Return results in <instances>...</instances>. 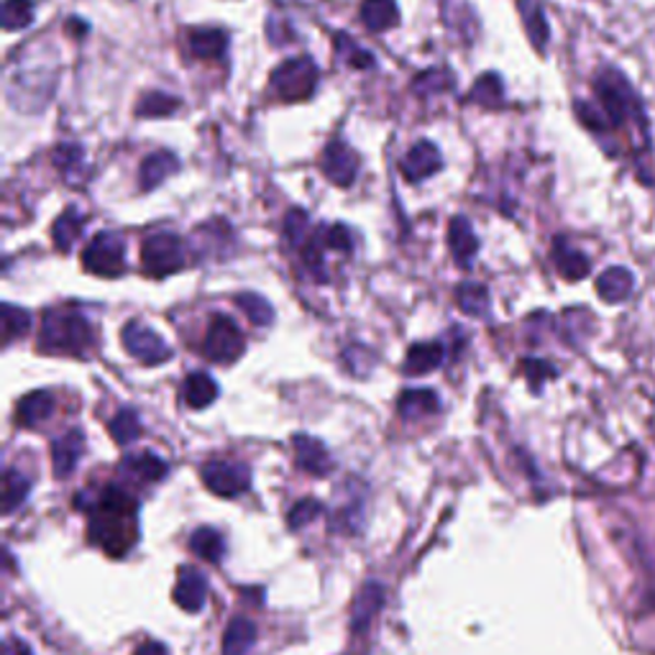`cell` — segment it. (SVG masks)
<instances>
[{"label":"cell","instance_id":"6da1fadb","mask_svg":"<svg viewBox=\"0 0 655 655\" xmlns=\"http://www.w3.org/2000/svg\"><path fill=\"white\" fill-rule=\"evenodd\" d=\"M77 510L90 514L88 537L92 545L106 551L108 556L121 558L138 541V502L121 487H106L96 502H90L88 491L75 497Z\"/></svg>","mask_w":655,"mask_h":655},{"label":"cell","instance_id":"7a4b0ae2","mask_svg":"<svg viewBox=\"0 0 655 655\" xmlns=\"http://www.w3.org/2000/svg\"><path fill=\"white\" fill-rule=\"evenodd\" d=\"M595 98L597 103L602 106V111L610 119L612 129H630L635 131L637 142L643 144V149H651V121L648 113H645L643 98L637 96L633 82L628 80V75L622 69L604 65L597 69L595 82Z\"/></svg>","mask_w":655,"mask_h":655},{"label":"cell","instance_id":"3957f363","mask_svg":"<svg viewBox=\"0 0 655 655\" xmlns=\"http://www.w3.org/2000/svg\"><path fill=\"white\" fill-rule=\"evenodd\" d=\"M92 325L82 313L67 308H54L44 315L42 333H38V348L44 354L82 356L92 346Z\"/></svg>","mask_w":655,"mask_h":655},{"label":"cell","instance_id":"277c9868","mask_svg":"<svg viewBox=\"0 0 655 655\" xmlns=\"http://www.w3.org/2000/svg\"><path fill=\"white\" fill-rule=\"evenodd\" d=\"M321 80L315 62L310 57H292L285 59L282 65L271 69V92L285 103H302V100L313 98Z\"/></svg>","mask_w":655,"mask_h":655},{"label":"cell","instance_id":"5b68a950","mask_svg":"<svg viewBox=\"0 0 655 655\" xmlns=\"http://www.w3.org/2000/svg\"><path fill=\"white\" fill-rule=\"evenodd\" d=\"M82 267L98 277H121L126 271V241L113 231L98 233L85 246Z\"/></svg>","mask_w":655,"mask_h":655},{"label":"cell","instance_id":"8992f818","mask_svg":"<svg viewBox=\"0 0 655 655\" xmlns=\"http://www.w3.org/2000/svg\"><path fill=\"white\" fill-rule=\"evenodd\" d=\"M185 244L175 233H152L142 244V269L149 277L162 279L175 275V271L185 269Z\"/></svg>","mask_w":655,"mask_h":655},{"label":"cell","instance_id":"52a82bcc","mask_svg":"<svg viewBox=\"0 0 655 655\" xmlns=\"http://www.w3.org/2000/svg\"><path fill=\"white\" fill-rule=\"evenodd\" d=\"M246 341L241 328L225 315H213L206 333V356L213 364H233L244 354Z\"/></svg>","mask_w":655,"mask_h":655},{"label":"cell","instance_id":"ba28073f","mask_svg":"<svg viewBox=\"0 0 655 655\" xmlns=\"http://www.w3.org/2000/svg\"><path fill=\"white\" fill-rule=\"evenodd\" d=\"M202 481L218 497H238L252 487V471L241 462L213 458V462L202 466Z\"/></svg>","mask_w":655,"mask_h":655},{"label":"cell","instance_id":"9c48e42d","mask_svg":"<svg viewBox=\"0 0 655 655\" xmlns=\"http://www.w3.org/2000/svg\"><path fill=\"white\" fill-rule=\"evenodd\" d=\"M123 346L146 366H159L171 358V348L164 343L162 335L138 321H131L123 328Z\"/></svg>","mask_w":655,"mask_h":655},{"label":"cell","instance_id":"30bf717a","mask_svg":"<svg viewBox=\"0 0 655 655\" xmlns=\"http://www.w3.org/2000/svg\"><path fill=\"white\" fill-rule=\"evenodd\" d=\"M443 169V157L438 152V146H435L433 142H428V138H423V142H418L412 149L404 154V159L400 162V171L402 177L408 179L410 185H420L423 179L433 177L435 171Z\"/></svg>","mask_w":655,"mask_h":655},{"label":"cell","instance_id":"8fae6325","mask_svg":"<svg viewBox=\"0 0 655 655\" xmlns=\"http://www.w3.org/2000/svg\"><path fill=\"white\" fill-rule=\"evenodd\" d=\"M321 169L333 185L338 187L354 185V179L358 175L356 152L348 149V144L343 142H331L321 154Z\"/></svg>","mask_w":655,"mask_h":655},{"label":"cell","instance_id":"7c38bea8","mask_svg":"<svg viewBox=\"0 0 655 655\" xmlns=\"http://www.w3.org/2000/svg\"><path fill=\"white\" fill-rule=\"evenodd\" d=\"M179 610L185 612H200L208 602V579L195 566H182L177 574L175 591H171Z\"/></svg>","mask_w":655,"mask_h":655},{"label":"cell","instance_id":"4fadbf2b","mask_svg":"<svg viewBox=\"0 0 655 655\" xmlns=\"http://www.w3.org/2000/svg\"><path fill=\"white\" fill-rule=\"evenodd\" d=\"M85 448V435L82 431H67L65 435H59L57 441L52 443V469L57 479H67L69 474L77 469V462H80Z\"/></svg>","mask_w":655,"mask_h":655},{"label":"cell","instance_id":"5bb4252c","mask_svg":"<svg viewBox=\"0 0 655 655\" xmlns=\"http://www.w3.org/2000/svg\"><path fill=\"white\" fill-rule=\"evenodd\" d=\"M295 454H298V466L308 471L310 477H328L333 471V458L321 441L310 435H295Z\"/></svg>","mask_w":655,"mask_h":655},{"label":"cell","instance_id":"9a60e30c","mask_svg":"<svg viewBox=\"0 0 655 655\" xmlns=\"http://www.w3.org/2000/svg\"><path fill=\"white\" fill-rule=\"evenodd\" d=\"M448 246H451V254H454V259L458 267H471L474 259H477V252H479V238L477 233H474L469 218L464 215H456L454 221L448 225Z\"/></svg>","mask_w":655,"mask_h":655},{"label":"cell","instance_id":"2e32d148","mask_svg":"<svg viewBox=\"0 0 655 655\" xmlns=\"http://www.w3.org/2000/svg\"><path fill=\"white\" fill-rule=\"evenodd\" d=\"M551 254H553V264H556L558 275L568 279V282H579V279L589 275V269H591L589 256L579 252V248H574L564 236H558L556 241H553Z\"/></svg>","mask_w":655,"mask_h":655},{"label":"cell","instance_id":"e0dca14e","mask_svg":"<svg viewBox=\"0 0 655 655\" xmlns=\"http://www.w3.org/2000/svg\"><path fill=\"white\" fill-rule=\"evenodd\" d=\"M635 290V277L628 267H610L597 277V295L607 306H620Z\"/></svg>","mask_w":655,"mask_h":655},{"label":"cell","instance_id":"ac0fdd59","mask_svg":"<svg viewBox=\"0 0 655 655\" xmlns=\"http://www.w3.org/2000/svg\"><path fill=\"white\" fill-rule=\"evenodd\" d=\"M121 471L126 474V477L136 479L138 485H157V481L167 477L169 466L164 458L152 454V451H146V454H134V456L123 458Z\"/></svg>","mask_w":655,"mask_h":655},{"label":"cell","instance_id":"d6986e66","mask_svg":"<svg viewBox=\"0 0 655 655\" xmlns=\"http://www.w3.org/2000/svg\"><path fill=\"white\" fill-rule=\"evenodd\" d=\"M187 49L198 59H223L229 52V34L221 29H195L187 36Z\"/></svg>","mask_w":655,"mask_h":655},{"label":"cell","instance_id":"ffe728a7","mask_svg":"<svg viewBox=\"0 0 655 655\" xmlns=\"http://www.w3.org/2000/svg\"><path fill=\"white\" fill-rule=\"evenodd\" d=\"M179 171V159L171 152H154L142 162V169H138V185L142 190H157V187L169 179L171 175Z\"/></svg>","mask_w":655,"mask_h":655},{"label":"cell","instance_id":"44dd1931","mask_svg":"<svg viewBox=\"0 0 655 655\" xmlns=\"http://www.w3.org/2000/svg\"><path fill=\"white\" fill-rule=\"evenodd\" d=\"M518 11L522 15V26H525L530 44L543 54L545 46L551 42V26L548 21H545L543 5L537 3V0H518Z\"/></svg>","mask_w":655,"mask_h":655},{"label":"cell","instance_id":"7402d4cb","mask_svg":"<svg viewBox=\"0 0 655 655\" xmlns=\"http://www.w3.org/2000/svg\"><path fill=\"white\" fill-rule=\"evenodd\" d=\"M397 410L404 420H423L441 410V400L433 389H404L397 400Z\"/></svg>","mask_w":655,"mask_h":655},{"label":"cell","instance_id":"603a6c76","mask_svg":"<svg viewBox=\"0 0 655 655\" xmlns=\"http://www.w3.org/2000/svg\"><path fill=\"white\" fill-rule=\"evenodd\" d=\"M358 15L371 34H381V31L395 29L400 23V11H397L395 0H362Z\"/></svg>","mask_w":655,"mask_h":655},{"label":"cell","instance_id":"cb8c5ba5","mask_svg":"<svg viewBox=\"0 0 655 655\" xmlns=\"http://www.w3.org/2000/svg\"><path fill=\"white\" fill-rule=\"evenodd\" d=\"M54 412V400L49 392H29L23 400L19 402V408H15V423L21 428H36L42 425L44 420H49Z\"/></svg>","mask_w":655,"mask_h":655},{"label":"cell","instance_id":"d4e9b609","mask_svg":"<svg viewBox=\"0 0 655 655\" xmlns=\"http://www.w3.org/2000/svg\"><path fill=\"white\" fill-rule=\"evenodd\" d=\"M443 364V346L441 343H415L404 356L402 371L410 377H423L431 374Z\"/></svg>","mask_w":655,"mask_h":655},{"label":"cell","instance_id":"484cf974","mask_svg":"<svg viewBox=\"0 0 655 655\" xmlns=\"http://www.w3.org/2000/svg\"><path fill=\"white\" fill-rule=\"evenodd\" d=\"M381 604H385V589H381L377 581L366 584L364 591L358 595L356 604H354V614H351V625H354V633H364V630L371 625L374 614L381 610Z\"/></svg>","mask_w":655,"mask_h":655},{"label":"cell","instance_id":"4316f807","mask_svg":"<svg viewBox=\"0 0 655 655\" xmlns=\"http://www.w3.org/2000/svg\"><path fill=\"white\" fill-rule=\"evenodd\" d=\"M85 231V215L77 208H67L52 225V241L59 252H73V246L80 241Z\"/></svg>","mask_w":655,"mask_h":655},{"label":"cell","instance_id":"83f0119b","mask_svg":"<svg viewBox=\"0 0 655 655\" xmlns=\"http://www.w3.org/2000/svg\"><path fill=\"white\" fill-rule=\"evenodd\" d=\"M185 402L190 404L192 410H206L215 402L218 397V385L215 379L206 371H192L190 377L185 379Z\"/></svg>","mask_w":655,"mask_h":655},{"label":"cell","instance_id":"f1b7e54d","mask_svg":"<svg viewBox=\"0 0 655 655\" xmlns=\"http://www.w3.org/2000/svg\"><path fill=\"white\" fill-rule=\"evenodd\" d=\"M256 643V625L246 618H233L223 633V655H246Z\"/></svg>","mask_w":655,"mask_h":655},{"label":"cell","instance_id":"f546056e","mask_svg":"<svg viewBox=\"0 0 655 655\" xmlns=\"http://www.w3.org/2000/svg\"><path fill=\"white\" fill-rule=\"evenodd\" d=\"M52 164L57 167V171L67 179V182H73V187H77V182L82 179V167H85L82 146L59 144L57 149L52 152Z\"/></svg>","mask_w":655,"mask_h":655},{"label":"cell","instance_id":"4dcf8cb0","mask_svg":"<svg viewBox=\"0 0 655 655\" xmlns=\"http://www.w3.org/2000/svg\"><path fill=\"white\" fill-rule=\"evenodd\" d=\"M179 98L175 96H167V92H159V90H152L146 92V96L138 98L136 103V115L138 119H169V115H175L179 111Z\"/></svg>","mask_w":655,"mask_h":655},{"label":"cell","instance_id":"1f68e13d","mask_svg":"<svg viewBox=\"0 0 655 655\" xmlns=\"http://www.w3.org/2000/svg\"><path fill=\"white\" fill-rule=\"evenodd\" d=\"M469 103L481 108H499L504 103V85L497 73H485L469 90Z\"/></svg>","mask_w":655,"mask_h":655},{"label":"cell","instance_id":"d6a6232c","mask_svg":"<svg viewBox=\"0 0 655 655\" xmlns=\"http://www.w3.org/2000/svg\"><path fill=\"white\" fill-rule=\"evenodd\" d=\"M190 548L198 558L208 560V564H218L223 558L225 543L215 528H198L190 537Z\"/></svg>","mask_w":655,"mask_h":655},{"label":"cell","instance_id":"836d02e7","mask_svg":"<svg viewBox=\"0 0 655 655\" xmlns=\"http://www.w3.org/2000/svg\"><path fill=\"white\" fill-rule=\"evenodd\" d=\"M412 90H415V96L420 98H433V96H441V92H448L454 90V73H448V69H425V73H420L415 80H412Z\"/></svg>","mask_w":655,"mask_h":655},{"label":"cell","instance_id":"e575fe53","mask_svg":"<svg viewBox=\"0 0 655 655\" xmlns=\"http://www.w3.org/2000/svg\"><path fill=\"white\" fill-rule=\"evenodd\" d=\"M456 306L464 310L466 315L485 318L489 313V292L485 285L477 282H464L458 285L456 290Z\"/></svg>","mask_w":655,"mask_h":655},{"label":"cell","instance_id":"d590c367","mask_svg":"<svg viewBox=\"0 0 655 655\" xmlns=\"http://www.w3.org/2000/svg\"><path fill=\"white\" fill-rule=\"evenodd\" d=\"M108 431H111L113 441L119 443V446H131L138 435H142V423H138V412L134 408H121L115 412L111 425H108Z\"/></svg>","mask_w":655,"mask_h":655},{"label":"cell","instance_id":"8d00e7d4","mask_svg":"<svg viewBox=\"0 0 655 655\" xmlns=\"http://www.w3.org/2000/svg\"><path fill=\"white\" fill-rule=\"evenodd\" d=\"M29 491H31L29 479L23 477L21 471L8 469L3 477V514H13L19 510V507L26 502Z\"/></svg>","mask_w":655,"mask_h":655},{"label":"cell","instance_id":"74e56055","mask_svg":"<svg viewBox=\"0 0 655 655\" xmlns=\"http://www.w3.org/2000/svg\"><path fill=\"white\" fill-rule=\"evenodd\" d=\"M236 306L244 310L248 321H252L254 325H269L271 321H275V308L269 306L267 298H262V295L256 292H241L236 298Z\"/></svg>","mask_w":655,"mask_h":655},{"label":"cell","instance_id":"f35d334b","mask_svg":"<svg viewBox=\"0 0 655 655\" xmlns=\"http://www.w3.org/2000/svg\"><path fill=\"white\" fill-rule=\"evenodd\" d=\"M3 29L21 31L34 21V3L31 0H3Z\"/></svg>","mask_w":655,"mask_h":655},{"label":"cell","instance_id":"ab89813d","mask_svg":"<svg viewBox=\"0 0 655 655\" xmlns=\"http://www.w3.org/2000/svg\"><path fill=\"white\" fill-rule=\"evenodd\" d=\"M318 241H321L323 248H331V252H341V254H351L354 252V236L343 223H333V225H321L315 231Z\"/></svg>","mask_w":655,"mask_h":655},{"label":"cell","instance_id":"60d3db41","mask_svg":"<svg viewBox=\"0 0 655 655\" xmlns=\"http://www.w3.org/2000/svg\"><path fill=\"white\" fill-rule=\"evenodd\" d=\"M29 328H31L29 310L5 302L3 306V338H5V343H13L15 338H21V335H26Z\"/></svg>","mask_w":655,"mask_h":655},{"label":"cell","instance_id":"b9f144b4","mask_svg":"<svg viewBox=\"0 0 655 655\" xmlns=\"http://www.w3.org/2000/svg\"><path fill=\"white\" fill-rule=\"evenodd\" d=\"M335 49H338V54L343 57V62L351 67L356 69H369L374 65V57L366 49H362L354 38L343 36V34H335Z\"/></svg>","mask_w":655,"mask_h":655},{"label":"cell","instance_id":"7bdbcfd3","mask_svg":"<svg viewBox=\"0 0 655 655\" xmlns=\"http://www.w3.org/2000/svg\"><path fill=\"white\" fill-rule=\"evenodd\" d=\"M285 238L290 241L292 246L302 248V244L310 238V218L306 210H290L285 218Z\"/></svg>","mask_w":655,"mask_h":655},{"label":"cell","instance_id":"ee69618b","mask_svg":"<svg viewBox=\"0 0 655 655\" xmlns=\"http://www.w3.org/2000/svg\"><path fill=\"white\" fill-rule=\"evenodd\" d=\"M522 369H525L530 387H533L535 392H541V387L545 385V381L556 377V366L543 362V358H525V362H522Z\"/></svg>","mask_w":655,"mask_h":655},{"label":"cell","instance_id":"f6af8a7d","mask_svg":"<svg viewBox=\"0 0 655 655\" xmlns=\"http://www.w3.org/2000/svg\"><path fill=\"white\" fill-rule=\"evenodd\" d=\"M321 512H323L321 502H315V499H300V502L290 510V528L292 530L306 528L308 522H313Z\"/></svg>","mask_w":655,"mask_h":655},{"label":"cell","instance_id":"bcb514c9","mask_svg":"<svg viewBox=\"0 0 655 655\" xmlns=\"http://www.w3.org/2000/svg\"><path fill=\"white\" fill-rule=\"evenodd\" d=\"M134 655H169V651L164 648L162 643L149 641V643H142V645H138Z\"/></svg>","mask_w":655,"mask_h":655},{"label":"cell","instance_id":"7dc6e473","mask_svg":"<svg viewBox=\"0 0 655 655\" xmlns=\"http://www.w3.org/2000/svg\"><path fill=\"white\" fill-rule=\"evenodd\" d=\"M8 655H31V651L23 643H13L8 645Z\"/></svg>","mask_w":655,"mask_h":655},{"label":"cell","instance_id":"c3c4849f","mask_svg":"<svg viewBox=\"0 0 655 655\" xmlns=\"http://www.w3.org/2000/svg\"><path fill=\"white\" fill-rule=\"evenodd\" d=\"M69 29H73L75 34H85V31H88V26H85V23H80V19H73V23H69Z\"/></svg>","mask_w":655,"mask_h":655}]
</instances>
